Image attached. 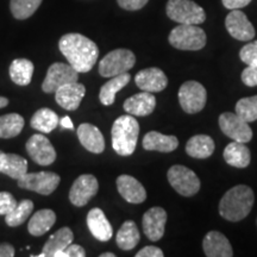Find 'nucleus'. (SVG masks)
Instances as JSON below:
<instances>
[{
    "label": "nucleus",
    "instance_id": "1",
    "mask_svg": "<svg viewBox=\"0 0 257 257\" xmlns=\"http://www.w3.org/2000/svg\"><path fill=\"white\" fill-rule=\"evenodd\" d=\"M59 48L78 73H88L99 57L96 44L81 34H66L61 37Z\"/></svg>",
    "mask_w": 257,
    "mask_h": 257
},
{
    "label": "nucleus",
    "instance_id": "2",
    "mask_svg": "<svg viewBox=\"0 0 257 257\" xmlns=\"http://www.w3.org/2000/svg\"><path fill=\"white\" fill-rule=\"evenodd\" d=\"M255 194L249 186L238 185L229 189L219 202V214L229 221L243 220L251 211Z\"/></svg>",
    "mask_w": 257,
    "mask_h": 257
},
{
    "label": "nucleus",
    "instance_id": "3",
    "mask_svg": "<svg viewBox=\"0 0 257 257\" xmlns=\"http://www.w3.org/2000/svg\"><path fill=\"white\" fill-rule=\"evenodd\" d=\"M112 147L120 156H130L136 150L140 124L131 114L121 115L112 125Z\"/></svg>",
    "mask_w": 257,
    "mask_h": 257
},
{
    "label": "nucleus",
    "instance_id": "4",
    "mask_svg": "<svg viewBox=\"0 0 257 257\" xmlns=\"http://www.w3.org/2000/svg\"><path fill=\"white\" fill-rule=\"evenodd\" d=\"M169 43L179 50H200L206 46V34L193 24H180L170 31Z\"/></svg>",
    "mask_w": 257,
    "mask_h": 257
},
{
    "label": "nucleus",
    "instance_id": "5",
    "mask_svg": "<svg viewBox=\"0 0 257 257\" xmlns=\"http://www.w3.org/2000/svg\"><path fill=\"white\" fill-rule=\"evenodd\" d=\"M167 16L179 24L198 25L206 21L204 9L192 0H168Z\"/></svg>",
    "mask_w": 257,
    "mask_h": 257
},
{
    "label": "nucleus",
    "instance_id": "6",
    "mask_svg": "<svg viewBox=\"0 0 257 257\" xmlns=\"http://www.w3.org/2000/svg\"><path fill=\"white\" fill-rule=\"evenodd\" d=\"M136 63V56L128 49L112 50L99 62V73L104 78H113L130 70Z\"/></svg>",
    "mask_w": 257,
    "mask_h": 257
},
{
    "label": "nucleus",
    "instance_id": "7",
    "mask_svg": "<svg viewBox=\"0 0 257 257\" xmlns=\"http://www.w3.org/2000/svg\"><path fill=\"white\" fill-rule=\"evenodd\" d=\"M167 178L170 186L184 197H192L200 189V180L197 174L185 166L170 167Z\"/></svg>",
    "mask_w": 257,
    "mask_h": 257
},
{
    "label": "nucleus",
    "instance_id": "8",
    "mask_svg": "<svg viewBox=\"0 0 257 257\" xmlns=\"http://www.w3.org/2000/svg\"><path fill=\"white\" fill-rule=\"evenodd\" d=\"M207 100V92L200 82L186 81L179 89V102L186 113L193 114L200 112Z\"/></svg>",
    "mask_w": 257,
    "mask_h": 257
},
{
    "label": "nucleus",
    "instance_id": "9",
    "mask_svg": "<svg viewBox=\"0 0 257 257\" xmlns=\"http://www.w3.org/2000/svg\"><path fill=\"white\" fill-rule=\"evenodd\" d=\"M61 178L53 172L27 173L17 180L18 187L40 193L42 195H49L57 188Z\"/></svg>",
    "mask_w": 257,
    "mask_h": 257
},
{
    "label": "nucleus",
    "instance_id": "10",
    "mask_svg": "<svg viewBox=\"0 0 257 257\" xmlns=\"http://www.w3.org/2000/svg\"><path fill=\"white\" fill-rule=\"evenodd\" d=\"M79 73L70 64L56 62L51 64L47 72V76L42 83V89L46 93H55L62 86L70 82H76Z\"/></svg>",
    "mask_w": 257,
    "mask_h": 257
},
{
    "label": "nucleus",
    "instance_id": "11",
    "mask_svg": "<svg viewBox=\"0 0 257 257\" xmlns=\"http://www.w3.org/2000/svg\"><path fill=\"white\" fill-rule=\"evenodd\" d=\"M219 127L225 136L232 138L233 141L242 143H249L252 138V131L245 121L239 115L231 112H224L219 117Z\"/></svg>",
    "mask_w": 257,
    "mask_h": 257
},
{
    "label": "nucleus",
    "instance_id": "12",
    "mask_svg": "<svg viewBox=\"0 0 257 257\" xmlns=\"http://www.w3.org/2000/svg\"><path fill=\"white\" fill-rule=\"evenodd\" d=\"M99 184L94 175H80L74 181L69 192V200L75 206L81 207L87 205V202L98 193Z\"/></svg>",
    "mask_w": 257,
    "mask_h": 257
},
{
    "label": "nucleus",
    "instance_id": "13",
    "mask_svg": "<svg viewBox=\"0 0 257 257\" xmlns=\"http://www.w3.org/2000/svg\"><path fill=\"white\" fill-rule=\"evenodd\" d=\"M27 152L37 165L49 166L56 160V152L53 144L43 135H34L27 142Z\"/></svg>",
    "mask_w": 257,
    "mask_h": 257
},
{
    "label": "nucleus",
    "instance_id": "14",
    "mask_svg": "<svg viewBox=\"0 0 257 257\" xmlns=\"http://www.w3.org/2000/svg\"><path fill=\"white\" fill-rule=\"evenodd\" d=\"M226 30L233 38L238 41L248 42L255 37V28L250 23L245 14L239 10H232L225 19Z\"/></svg>",
    "mask_w": 257,
    "mask_h": 257
},
{
    "label": "nucleus",
    "instance_id": "15",
    "mask_svg": "<svg viewBox=\"0 0 257 257\" xmlns=\"http://www.w3.org/2000/svg\"><path fill=\"white\" fill-rule=\"evenodd\" d=\"M167 223V212L162 207H152L142 218V226L146 236L152 242H157L165 234Z\"/></svg>",
    "mask_w": 257,
    "mask_h": 257
},
{
    "label": "nucleus",
    "instance_id": "16",
    "mask_svg": "<svg viewBox=\"0 0 257 257\" xmlns=\"http://www.w3.org/2000/svg\"><path fill=\"white\" fill-rule=\"evenodd\" d=\"M135 82L137 87L142 91L155 93L163 91L168 85V78L162 69L152 67L141 70L135 76Z\"/></svg>",
    "mask_w": 257,
    "mask_h": 257
},
{
    "label": "nucleus",
    "instance_id": "17",
    "mask_svg": "<svg viewBox=\"0 0 257 257\" xmlns=\"http://www.w3.org/2000/svg\"><path fill=\"white\" fill-rule=\"evenodd\" d=\"M86 94V88L82 83L70 82L60 87L55 92V100L61 107L68 111L78 110L83 96Z\"/></svg>",
    "mask_w": 257,
    "mask_h": 257
},
{
    "label": "nucleus",
    "instance_id": "18",
    "mask_svg": "<svg viewBox=\"0 0 257 257\" xmlns=\"http://www.w3.org/2000/svg\"><path fill=\"white\" fill-rule=\"evenodd\" d=\"M124 110L131 115L137 117H146L152 114L156 107V98L150 92L137 93L124 101Z\"/></svg>",
    "mask_w": 257,
    "mask_h": 257
},
{
    "label": "nucleus",
    "instance_id": "19",
    "mask_svg": "<svg viewBox=\"0 0 257 257\" xmlns=\"http://www.w3.org/2000/svg\"><path fill=\"white\" fill-rule=\"evenodd\" d=\"M202 249L207 257H232L233 250L229 239L218 231H210L202 240Z\"/></svg>",
    "mask_w": 257,
    "mask_h": 257
},
{
    "label": "nucleus",
    "instance_id": "20",
    "mask_svg": "<svg viewBox=\"0 0 257 257\" xmlns=\"http://www.w3.org/2000/svg\"><path fill=\"white\" fill-rule=\"evenodd\" d=\"M119 194L130 204H142L147 199V191L143 185L130 175H120L117 179Z\"/></svg>",
    "mask_w": 257,
    "mask_h": 257
},
{
    "label": "nucleus",
    "instance_id": "21",
    "mask_svg": "<svg viewBox=\"0 0 257 257\" xmlns=\"http://www.w3.org/2000/svg\"><path fill=\"white\" fill-rule=\"evenodd\" d=\"M87 226L92 236L100 242H107L111 239L113 230L110 221L106 218L101 208H92L87 214Z\"/></svg>",
    "mask_w": 257,
    "mask_h": 257
},
{
    "label": "nucleus",
    "instance_id": "22",
    "mask_svg": "<svg viewBox=\"0 0 257 257\" xmlns=\"http://www.w3.org/2000/svg\"><path fill=\"white\" fill-rule=\"evenodd\" d=\"M78 134L80 143L83 148L93 154H101L105 149V140L102 134L94 125L83 123L78 127Z\"/></svg>",
    "mask_w": 257,
    "mask_h": 257
},
{
    "label": "nucleus",
    "instance_id": "23",
    "mask_svg": "<svg viewBox=\"0 0 257 257\" xmlns=\"http://www.w3.org/2000/svg\"><path fill=\"white\" fill-rule=\"evenodd\" d=\"M73 231L67 226L61 227L47 240V243L43 246V250H42L38 257H56L57 253L73 243Z\"/></svg>",
    "mask_w": 257,
    "mask_h": 257
},
{
    "label": "nucleus",
    "instance_id": "24",
    "mask_svg": "<svg viewBox=\"0 0 257 257\" xmlns=\"http://www.w3.org/2000/svg\"><path fill=\"white\" fill-rule=\"evenodd\" d=\"M143 148L149 152L170 153L179 147V140L175 136H167L157 131H150L143 138Z\"/></svg>",
    "mask_w": 257,
    "mask_h": 257
},
{
    "label": "nucleus",
    "instance_id": "25",
    "mask_svg": "<svg viewBox=\"0 0 257 257\" xmlns=\"http://www.w3.org/2000/svg\"><path fill=\"white\" fill-rule=\"evenodd\" d=\"M224 160L227 165L236 167V168H245L250 165L251 161V154L245 143L233 142L229 143L224 149Z\"/></svg>",
    "mask_w": 257,
    "mask_h": 257
},
{
    "label": "nucleus",
    "instance_id": "26",
    "mask_svg": "<svg viewBox=\"0 0 257 257\" xmlns=\"http://www.w3.org/2000/svg\"><path fill=\"white\" fill-rule=\"evenodd\" d=\"M0 173L12 179H21L28 173V161L16 154H0Z\"/></svg>",
    "mask_w": 257,
    "mask_h": 257
},
{
    "label": "nucleus",
    "instance_id": "27",
    "mask_svg": "<svg viewBox=\"0 0 257 257\" xmlns=\"http://www.w3.org/2000/svg\"><path fill=\"white\" fill-rule=\"evenodd\" d=\"M213 140L207 135H195L186 144V153L194 159H207L214 152Z\"/></svg>",
    "mask_w": 257,
    "mask_h": 257
},
{
    "label": "nucleus",
    "instance_id": "28",
    "mask_svg": "<svg viewBox=\"0 0 257 257\" xmlns=\"http://www.w3.org/2000/svg\"><path fill=\"white\" fill-rule=\"evenodd\" d=\"M56 223V214L53 210L44 208L37 211L29 220L28 230L32 236H43Z\"/></svg>",
    "mask_w": 257,
    "mask_h": 257
},
{
    "label": "nucleus",
    "instance_id": "29",
    "mask_svg": "<svg viewBox=\"0 0 257 257\" xmlns=\"http://www.w3.org/2000/svg\"><path fill=\"white\" fill-rule=\"evenodd\" d=\"M131 75L127 72L120 75L113 76L110 81H107L104 86L100 88V93H99V99H100L101 104L105 106H110L115 100V94L123 89L125 86L130 82Z\"/></svg>",
    "mask_w": 257,
    "mask_h": 257
},
{
    "label": "nucleus",
    "instance_id": "30",
    "mask_svg": "<svg viewBox=\"0 0 257 257\" xmlns=\"http://www.w3.org/2000/svg\"><path fill=\"white\" fill-rule=\"evenodd\" d=\"M141 234L138 231V227L135 221L126 220L121 225L119 231L117 232L115 236V242L117 245L119 246L121 250H133L136 248V245L140 243Z\"/></svg>",
    "mask_w": 257,
    "mask_h": 257
},
{
    "label": "nucleus",
    "instance_id": "31",
    "mask_svg": "<svg viewBox=\"0 0 257 257\" xmlns=\"http://www.w3.org/2000/svg\"><path fill=\"white\" fill-rule=\"evenodd\" d=\"M34 70V63L30 60L17 59L10 66V78L16 85L27 86L31 82Z\"/></svg>",
    "mask_w": 257,
    "mask_h": 257
},
{
    "label": "nucleus",
    "instance_id": "32",
    "mask_svg": "<svg viewBox=\"0 0 257 257\" xmlns=\"http://www.w3.org/2000/svg\"><path fill=\"white\" fill-rule=\"evenodd\" d=\"M59 124V115L50 108H41L32 115L30 125L35 130L43 134H49Z\"/></svg>",
    "mask_w": 257,
    "mask_h": 257
},
{
    "label": "nucleus",
    "instance_id": "33",
    "mask_svg": "<svg viewBox=\"0 0 257 257\" xmlns=\"http://www.w3.org/2000/svg\"><path fill=\"white\" fill-rule=\"evenodd\" d=\"M24 118L18 113H9L0 117V138H15L24 127Z\"/></svg>",
    "mask_w": 257,
    "mask_h": 257
},
{
    "label": "nucleus",
    "instance_id": "34",
    "mask_svg": "<svg viewBox=\"0 0 257 257\" xmlns=\"http://www.w3.org/2000/svg\"><path fill=\"white\" fill-rule=\"evenodd\" d=\"M34 211V202L29 199H24L21 202H18L17 206L5 216V221L9 226H19L30 217V214Z\"/></svg>",
    "mask_w": 257,
    "mask_h": 257
},
{
    "label": "nucleus",
    "instance_id": "35",
    "mask_svg": "<svg viewBox=\"0 0 257 257\" xmlns=\"http://www.w3.org/2000/svg\"><path fill=\"white\" fill-rule=\"evenodd\" d=\"M42 4V0H11L10 9L16 19L23 21L30 18Z\"/></svg>",
    "mask_w": 257,
    "mask_h": 257
},
{
    "label": "nucleus",
    "instance_id": "36",
    "mask_svg": "<svg viewBox=\"0 0 257 257\" xmlns=\"http://www.w3.org/2000/svg\"><path fill=\"white\" fill-rule=\"evenodd\" d=\"M236 114L248 123L257 119V95L242 98L236 104Z\"/></svg>",
    "mask_w": 257,
    "mask_h": 257
},
{
    "label": "nucleus",
    "instance_id": "37",
    "mask_svg": "<svg viewBox=\"0 0 257 257\" xmlns=\"http://www.w3.org/2000/svg\"><path fill=\"white\" fill-rule=\"evenodd\" d=\"M239 57L246 66H257V41L245 44L239 51Z\"/></svg>",
    "mask_w": 257,
    "mask_h": 257
},
{
    "label": "nucleus",
    "instance_id": "38",
    "mask_svg": "<svg viewBox=\"0 0 257 257\" xmlns=\"http://www.w3.org/2000/svg\"><path fill=\"white\" fill-rule=\"evenodd\" d=\"M14 195L9 192H0V216H6L17 206Z\"/></svg>",
    "mask_w": 257,
    "mask_h": 257
},
{
    "label": "nucleus",
    "instance_id": "39",
    "mask_svg": "<svg viewBox=\"0 0 257 257\" xmlns=\"http://www.w3.org/2000/svg\"><path fill=\"white\" fill-rule=\"evenodd\" d=\"M242 81L244 85L249 87L257 86V66H246V68L242 72Z\"/></svg>",
    "mask_w": 257,
    "mask_h": 257
},
{
    "label": "nucleus",
    "instance_id": "40",
    "mask_svg": "<svg viewBox=\"0 0 257 257\" xmlns=\"http://www.w3.org/2000/svg\"><path fill=\"white\" fill-rule=\"evenodd\" d=\"M85 256H86L85 249L75 243L69 244L66 249L62 250V251L56 255V257H85Z\"/></svg>",
    "mask_w": 257,
    "mask_h": 257
},
{
    "label": "nucleus",
    "instance_id": "41",
    "mask_svg": "<svg viewBox=\"0 0 257 257\" xmlns=\"http://www.w3.org/2000/svg\"><path fill=\"white\" fill-rule=\"evenodd\" d=\"M149 0H117L118 5L126 11H137L143 9Z\"/></svg>",
    "mask_w": 257,
    "mask_h": 257
},
{
    "label": "nucleus",
    "instance_id": "42",
    "mask_svg": "<svg viewBox=\"0 0 257 257\" xmlns=\"http://www.w3.org/2000/svg\"><path fill=\"white\" fill-rule=\"evenodd\" d=\"M163 256H165V253H163L162 250L154 245H148L146 248L141 249L140 251L136 253V257H163Z\"/></svg>",
    "mask_w": 257,
    "mask_h": 257
},
{
    "label": "nucleus",
    "instance_id": "43",
    "mask_svg": "<svg viewBox=\"0 0 257 257\" xmlns=\"http://www.w3.org/2000/svg\"><path fill=\"white\" fill-rule=\"evenodd\" d=\"M221 3H223L224 8L229 10H239L248 6L251 0H221Z\"/></svg>",
    "mask_w": 257,
    "mask_h": 257
},
{
    "label": "nucleus",
    "instance_id": "44",
    "mask_svg": "<svg viewBox=\"0 0 257 257\" xmlns=\"http://www.w3.org/2000/svg\"><path fill=\"white\" fill-rule=\"evenodd\" d=\"M16 250L11 244L3 243L0 244V257H14Z\"/></svg>",
    "mask_w": 257,
    "mask_h": 257
},
{
    "label": "nucleus",
    "instance_id": "45",
    "mask_svg": "<svg viewBox=\"0 0 257 257\" xmlns=\"http://www.w3.org/2000/svg\"><path fill=\"white\" fill-rule=\"evenodd\" d=\"M60 124H61V126L64 127V128H70V130H73V127H74L73 121H72V119H70V118L68 117V115H66V117H63L62 119L60 120Z\"/></svg>",
    "mask_w": 257,
    "mask_h": 257
},
{
    "label": "nucleus",
    "instance_id": "46",
    "mask_svg": "<svg viewBox=\"0 0 257 257\" xmlns=\"http://www.w3.org/2000/svg\"><path fill=\"white\" fill-rule=\"evenodd\" d=\"M9 105V99L5 96H0V108L6 107Z\"/></svg>",
    "mask_w": 257,
    "mask_h": 257
},
{
    "label": "nucleus",
    "instance_id": "47",
    "mask_svg": "<svg viewBox=\"0 0 257 257\" xmlns=\"http://www.w3.org/2000/svg\"><path fill=\"white\" fill-rule=\"evenodd\" d=\"M100 257H115V255L113 252H104L101 253Z\"/></svg>",
    "mask_w": 257,
    "mask_h": 257
},
{
    "label": "nucleus",
    "instance_id": "48",
    "mask_svg": "<svg viewBox=\"0 0 257 257\" xmlns=\"http://www.w3.org/2000/svg\"><path fill=\"white\" fill-rule=\"evenodd\" d=\"M2 153H3V152H0V154H2Z\"/></svg>",
    "mask_w": 257,
    "mask_h": 257
},
{
    "label": "nucleus",
    "instance_id": "49",
    "mask_svg": "<svg viewBox=\"0 0 257 257\" xmlns=\"http://www.w3.org/2000/svg\"><path fill=\"white\" fill-rule=\"evenodd\" d=\"M256 224H257V220H256Z\"/></svg>",
    "mask_w": 257,
    "mask_h": 257
}]
</instances>
